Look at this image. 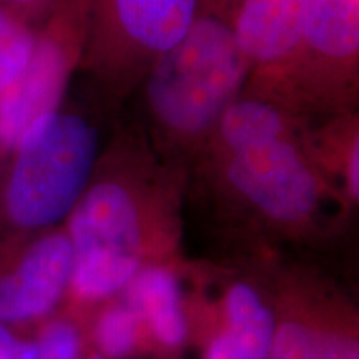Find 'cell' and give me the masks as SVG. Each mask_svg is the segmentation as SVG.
<instances>
[{"label": "cell", "mask_w": 359, "mask_h": 359, "mask_svg": "<svg viewBox=\"0 0 359 359\" xmlns=\"http://www.w3.org/2000/svg\"><path fill=\"white\" fill-rule=\"evenodd\" d=\"M271 359H359L358 344L338 333L285 323L273 338Z\"/></svg>", "instance_id": "obj_14"}, {"label": "cell", "mask_w": 359, "mask_h": 359, "mask_svg": "<svg viewBox=\"0 0 359 359\" xmlns=\"http://www.w3.org/2000/svg\"><path fill=\"white\" fill-rule=\"evenodd\" d=\"M105 142L92 116L67 100L29 128L0 170V215L20 231L67 222Z\"/></svg>", "instance_id": "obj_3"}, {"label": "cell", "mask_w": 359, "mask_h": 359, "mask_svg": "<svg viewBox=\"0 0 359 359\" xmlns=\"http://www.w3.org/2000/svg\"><path fill=\"white\" fill-rule=\"evenodd\" d=\"M79 353V334L69 323L48 325L35 343H27L24 359H75Z\"/></svg>", "instance_id": "obj_17"}, {"label": "cell", "mask_w": 359, "mask_h": 359, "mask_svg": "<svg viewBox=\"0 0 359 359\" xmlns=\"http://www.w3.org/2000/svg\"><path fill=\"white\" fill-rule=\"evenodd\" d=\"M123 291L122 302L138 318L145 320L156 338L177 346L185 338L187 325L182 313L180 281L172 269L150 264L135 275Z\"/></svg>", "instance_id": "obj_12"}, {"label": "cell", "mask_w": 359, "mask_h": 359, "mask_svg": "<svg viewBox=\"0 0 359 359\" xmlns=\"http://www.w3.org/2000/svg\"><path fill=\"white\" fill-rule=\"evenodd\" d=\"M190 180V168L160 155L142 127H116L67 218L75 294L109 298L150 266V233L170 226Z\"/></svg>", "instance_id": "obj_1"}, {"label": "cell", "mask_w": 359, "mask_h": 359, "mask_svg": "<svg viewBox=\"0 0 359 359\" xmlns=\"http://www.w3.org/2000/svg\"><path fill=\"white\" fill-rule=\"evenodd\" d=\"M308 0H241L236 39L248 64L243 92L275 97L303 37Z\"/></svg>", "instance_id": "obj_8"}, {"label": "cell", "mask_w": 359, "mask_h": 359, "mask_svg": "<svg viewBox=\"0 0 359 359\" xmlns=\"http://www.w3.org/2000/svg\"><path fill=\"white\" fill-rule=\"evenodd\" d=\"M313 122L316 120L299 114L280 98L241 92L218 116L193 160L190 173L213 167L246 148L281 138L304 137Z\"/></svg>", "instance_id": "obj_10"}, {"label": "cell", "mask_w": 359, "mask_h": 359, "mask_svg": "<svg viewBox=\"0 0 359 359\" xmlns=\"http://www.w3.org/2000/svg\"><path fill=\"white\" fill-rule=\"evenodd\" d=\"M206 359H248V356L226 331L213 341L208 353H206Z\"/></svg>", "instance_id": "obj_19"}, {"label": "cell", "mask_w": 359, "mask_h": 359, "mask_svg": "<svg viewBox=\"0 0 359 359\" xmlns=\"http://www.w3.org/2000/svg\"><path fill=\"white\" fill-rule=\"evenodd\" d=\"M27 343H22L0 325V359H24Z\"/></svg>", "instance_id": "obj_20"}, {"label": "cell", "mask_w": 359, "mask_h": 359, "mask_svg": "<svg viewBox=\"0 0 359 359\" xmlns=\"http://www.w3.org/2000/svg\"><path fill=\"white\" fill-rule=\"evenodd\" d=\"M314 165L349 206L359 200V116L346 111L316 120L304 135Z\"/></svg>", "instance_id": "obj_11"}, {"label": "cell", "mask_w": 359, "mask_h": 359, "mask_svg": "<svg viewBox=\"0 0 359 359\" xmlns=\"http://www.w3.org/2000/svg\"><path fill=\"white\" fill-rule=\"evenodd\" d=\"M241 0H196L182 39L142 87L148 142L190 168L222 111L243 92L248 64L236 39Z\"/></svg>", "instance_id": "obj_2"}, {"label": "cell", "mask_w": 359, "mask_h": 359, "mask_svg": "<svg viewBox=\"0 0 359 359\" xmlns=\"http://www.w3.org/2000/svg\"><path fill=\"white\" fill-rule=\"evenodd\" d=\"M303 140L262 143L193 173L258 218L280 226H302L326 206L348 205L314 165Z\"/></svg>", "instance_id": "obj_5"}, {"label": "cell", "mask_w": 359, "mask_h": 359, "mask_svg": "<svg viewBox=\"0 0 359 359\" xmlns=\"http://www.w3.org/2000/svg\"><path fill=\"white\" fill-rule=\"evenodd\" d=\"M0 170H2V163H0Z\"/></svg>", "instance_id": "obj_21"}, {"label": "cell", "mask_w": 359, "mask_h": 359, "mask_svg": "<svg viewBox=\"0 0 359 359\" xmlns=\"http://www.w3.org/2000/svg\"><path fill=\"white\" fill-rule=\"evenodd\" d=\"M90 0H60L39 30L19 80L0 95V163L35 122L60 109L79 74L88 32Z\"/></svg>", "instance_id": "obj_7"}, {"label": "cell", "mask_w": 359, "mask_h": 359, "mask_svg": "<svg viewBox=\"0 0 359 359\" xmlns=\"http://www.w3.org/2000/svg\"><path fill=\"white\" fill-rule=\"evenodd\" d=\"M72 246L65 230H45L0 273V325L45 316L72 281Z\"/></svg>", "instance_id": "obj_9"}, {"label": "cell", "mask_w": 359, "mask_h": 359, "mask_svg": "<svg viewBox=\"0 0 359 359\" xmlns=\"http://www.w3.org/2000/svg\"><path fill=\"white\" fill-rule=\"evenodd\" d=\"M43 19L0 6V95L24 74Z\"/></svg>", "instance_id": "obj_15"}, {"label": "cell", "mask_w": 359, "mask_h": 359, "mask_svg": "<svg viewBox=\"0 0 359 359\" xmlns=\"http://www.w3.org/2000/svg\"><path fill=\"white\" fill-rule=\"evenodd\" d=\"M58 2L60 0H0V6L27 13L35 19H45Z\"/></svg>", "instance_id": "obj_18"}, {"label": "cell", "mask_w": 359, "mask_h": 359, "mask_svg": "<svg viewBox=\"0 0 359 359\" xmlns=\"http://www.w3.org/2000/svg\"><path fill=\"white\" fill-rule=\"evenodd\" d=\"M359 0H308L303 37L275 97L311 120L356 111Z\"/></svg>", "instance_id": "obj_6"}, {"label": "cell", "mask_w": 359, "mask_h": 359, "mask_svg": "<svg viewBox=\"0 0 359 359\" xmlns=\"http://www.w3.org/2000/svg\"><path fill=\"white\" fill-rule=\"evenodd\" d=\"M95 359H102V358H95Z\"/></svg>", "instance_id": "obj_22"}, {"label": "cell", "mask_w": 359, "mask_h": 359, "mask_svg": "<svg viewBox=\"0 0 359 359\" xmlns=\"http://www.w3.org/2000/svg\"><path fill=\"white\" fill-rule=\"evenodd\" d=\"M228 333L248 359H266L275 338L273 318L257 291L246 283H236L226 294Z\"/></svg>", "instance_id": "obj_13"}, {"label": "cell", "mask_w": 359, "mask_h": 359, "mask_svg": "<svg viewBox=\"0 0 359 359\" xmlns=\"http://www.w3.org/2000/svg\"><path fill=\"white\" fill-rule=\"evenodd\" d=\"M140 318L123 302L103 313L97 325V343L107 356L120 358L132 351Z\"/></svg>", "instance_id": "obj_16"}, {"label": "cell", "mask_w": 359, "mask_h": 359, "mask_svg": "<svg viewBox=\"0 0 359 359\" xmlns=\"http://www.w3.org/2000/svg\"><path fill=\"white\" fill-rule=\"evenodd\" d=\"M195 6L196 0H90L79 72L107 100H125L182 42Z\"/></svg>", "instance_id": "obj_4"}]
</instances>
